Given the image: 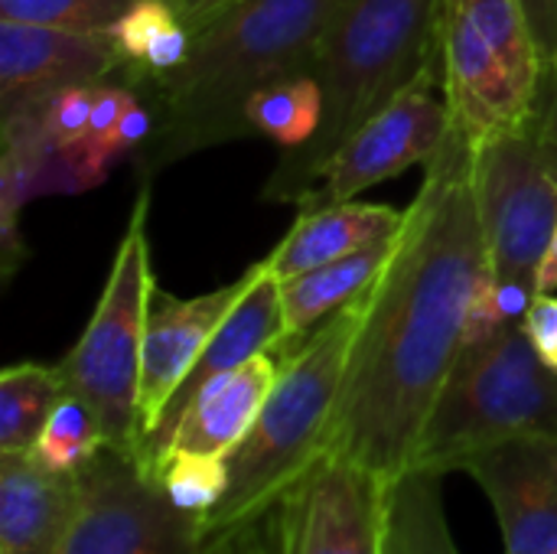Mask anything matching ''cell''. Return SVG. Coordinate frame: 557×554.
<instances>
[{"label":"cell","instance_id":"obj_1","mask_svg":"<svg viewBox=\"0 0 557 554\" xmlns=\"http://www.w3.org/2000/svg\"><path fill=\"white\" fill-rule=\"evenodd\" d=\"M424 167L392 255L359 297V323L320 447L385 483L411 470L431 408L463 349L473 291L493 268L473 189V147L450 131Z\"/></svg>","mask_w":557,"mask_h":554},{"label":"cell","instance_id":"obj_2","mask_svg":"<svg viewBox=\"0 0 557 554\" xmlns=\"http://www.w3.org/2000/svg\"><path fill=\"white\" fill-rule=\"evenodd\" d=\"M343 3L228 0L193 29L180 69L157 78H127L157 111L153 137L134 153L144 183L199 150L251 137V95L284 75L313 72L317 49Z\"/></svg>","mask_w":557,"mask_h":554},{"label":"cell","instance_id":"obj_3","mask_svg":"<svg viewBox=\"0 0 557 554\" xmlns=\"http://www.w3.org/2000/svg\"><path fill=\"white\" fill-rule=\"evenodd\" d=\"M444 0H346L313 59L323 124L261 186L264 202H294L317 183L339 147L388 108L441 56Z\"/></svg>","mask_w":557,"mask_h":554},{"label":"cell","instance_id":"obj_4","mask_svg":"<svg viewBox=\"0 0 557 554\" xmlns=\"http://www.w3.org/2000/svg\"><path fill=\"white\" fill-rule=\"evenodd\" d=\"M359 297L277 356V382L248 438L228 454V490L202 519L219 554L271 516L287 487L320 457L359 323Z\"/></svg>","mask_w":557,"mask_h":554},{"label":"cell","instance_id":"obj_5","mask_svg":"<svg viewBox=\"0 0 557 554\" xmlns=\"http://www.w3.org/2000/svg\"><path fill=\"white\" fill-rule=\"evenodd\" d=\"M525 434L557 438V372L516 323L460 349L421 431L411 470L450 473L467 454Z\"/></svg>","mask_w":557,"mask_h":554},{"label":"cell","instance_id":"obj_6","mask_svg":"<svg viewBox=\"0 0 557 554\" xmlns=\"http://www.w3.org/2000/svg\"><path fill=\"white\" fill-rule=\"evenodd\" d=\"M441 82L450 131L470 147L535 121L548 62L522 0H444Z\"/></svg>","mask_w":557,"mask_h":554},{"label":"cell","instance_id":"obj_7","mask_svg":"<svg viewBox=\"0 0 557 554\" xmlns=\"http://www.w3.org/2000/svg\"><path fill=\"white\" fill-rule=\"evenodd\" d=\"M150 186L140 189L111 274L78 343L59 362L65 389L91 405L108 447L137 457L140 447V366L150 294L157 287L147 242Z\"/></svg>","mask_w":557,"mask_h":554},{"label":"cell","instance_id":"obj_8","mask_svg":"<svg viewBox=\"0 0 557 554\" xmlns=\"http://www.w3.org/2000/svg\"><path fill=\"white\" fill-rule=\"evenodd\" d=\"M473 189L496 278L539 287L557 222V173L539 121L473 147Z\"/></svg>","mask_w":557,"mask_h":554},{"label":"cell","instance_id":"obj_9","mask_svg":"<svg viewBox=\"0 0 557 554\" xmlns=\"http://www.w3.org/2000/svg\"><path fill=\"white\" fill-rule=\"evenodd\" d=\"M82 477V509L59 554H219L202 516L180 509L137 457L104 447Z\"/></svg>","mask_w":557,"mask_h":554},{"label":"cell","instance_id":"obj_10","mask_svg":"<svg viewBox=\"0 0 557 554\" xmlns=\"http://www.w3.org/2000/svg\"><path fill=\"white\" fill-rule=\"evenodd\" d=\"M450 134V111L441 82V56L388 108L366 121L326 163L317 183L297 199V212H320L356 199L362 189L431 163Z\"/></svg>","mask_w":557,"mask_h":554},{"label":"cell","instance_id":"obj_11","mask_svg":"<svg viewBox=\"0 0 557 554\" xmlns=\"http://www.w3.org/2000/svg\"><path fill=\"white\" fill-rule=\"evenodd\" d=\"M271 516L277 554H382L385 480L320 454Z\"/></svg>","mask_w":557,"mask_h":554},{"label":"cell","instance_id":"obj_12","mask_svg":"<svg viewBox=\"0 0 557 554\" xmlns=\"http://www.w3.org/2000/svg\"><path fill=\"white\" fill-rule=\"evenodd\" d=\"M457 470L490 496L509 554H557V438L525 434L467 454Z\"/></svg>","mask_w":557,"mask_h":554},{"label":"cell","instance_id":"obj_13","mask_svg":"<svg viewBox=\"0 0 557 554\" xmlns=\"http://www.w3.org/2000/svg\"><path fill=\"white\" fill-rule=\"evenodd\" d=\"M281 343H284L281 281L274 278L268 261H255V278H251L248 291L228 310V317L222 320V327L212 333V340L206 343L202 356L189 369V376L180 382V389L173 392V398L160 411V418L150 428V434L140 441L137 464L144 467V473L153 477V480L160 477V467H163V457L170 454L173 434H176L183 415L189 411V405L199 398V392L206 385H212L219 376L245 366L248 359L277 349Z\"/></svg>","mask_w":557,"mask_h":554},{"label":"cell","instance_id":"obj_14","mask_svg":"<svg viewBox=\"0 0 557 554\" xmlns=\"http://www.w3.org/2000/svg\"><path fill=\"white\" fill-rule=\"evenodd\" d=\"M124 65L111 33H72L0 20V114L42 108L72 85H98Z\"/></svg>","mask_w":557,"mask_h":554},{"label":"cell","instance_id":"obj_15","mask_svg":"<svg viewBox=\"0 0 557 554\" xmlns=\"http://www.w3.org/2000/svg\"><path fill=\"white\" fill-rule=\"evenodd\" d=\"M251 278H255V264L238 281L186 300L153 287L150 310H147V333H144V366H140V441L150 434L160 411L166 408L180 382L189 376L206 343L228 317V310L248 291Z\"/></svg>","mask_w":557,"mask_h":554},{"label":"cell","instance_id":"obj_16","mask_svg":"<svg viewBox=\"0 0 557 554\" xmlns=\"http://www.w3.org/2000/svg\"><path fill=\"white\" fill-rule=\"evenodd\" d=\"M82 509V477L33 454H0V554H59Z\"/></svg>","mask_w":557,"mask_h":554},{"label":"cell","instance_id":"obj_17","mask_svg":"<svg viewBox=\"0 0 557 554\" xmlns=\"http://www.w3.org/2000/svg\"><path fill=\"white\" fill-rule=\"evenodd\" d=\"M277 372H281V359L274 353H261V356L248 359L245 366L219 376L212 385H206L199 392V398L189 405V411L183 415V421L173 434L170 454L189 451V454H209V457L228 460V454L255 428V421L277 382Z\"/></svg>","mask_w":557,"mask_h":554},{"label":"cell","instance_id":"obj_18","mask_svg":"<svg viewBox=\"0 0 557 554\" xmlns=\"http://www.w3.org/2000/svg\"><path fill=\"white\" fill-rule=\"evenodd\" d=\"M405 212L379 202H339L320 212H297L290 232L264 258L277 281L313 271L336 258H346L372 242H382L401 229Z\"/></svg>","mask_w":557,"mask_h":554},{"label":"cell","instance_id":"obj_19","mask_svg":"<svg viewBox=\"0 0 557 554\" xmlns=\"http://www.w3.org/2000/svg\"><path fill=\"white\" fill-rule=\"evenodd\" d=\"M398 235V232H395ZM395 235L372 242L346 258H336L330 264H320L313 271L294 274L287 281H281V304H284V343L277 349H271L274 356H281L284 349L297 346L304 336H310L323 320H330L336 310H343L346 304H352L359 294H366L375 278L382 274Z\"/></svg>","mask_w":557,"mask_h":554},{"label":"cell","instance_id":"obj_20","mask_svg":"<svg viewBox=\"0 0 557 554\" xmlns=\"http://www.w3.org/2000/svg\"><path fill=\"white\" fill-rule=\"evenodd\" d=\"M441 477L434 470H405L385 483L382 554H457L441 506Z\"/></svg>","mask_w":557,"mask_h":554},{"label":"cell","instance_id":"obj_21","mask_svg":"<svg viewBox=\"0 0 557 554\" xmlns=\"http://www.w3.org/2000/svg\"><path fill=\"white\" fill-rule=\"evenodd\" d=\"M127 78H157L180 69L193 46V29L170 0H137L111 29Z\"/></svg>","mask_w":557,"mask_h":554},{"label":"cell","instance_id":"obj_22","mask_svg":"<svg viewBox=\"0 0 557 554\" xmlns=\"http://www.w3.org/2000/svg\"><path fill=\"white\" fill-rule=\"evenodd\" d=\"M65 392L59 366H7L0 372V454H29Z\"/></svg>","mask_w":557,"mask_h":554},{"label":"cell","instance_id":"obj_23","mask_svg":"<svg viewBox=\"0 0 557 554\" xmlns=\"http://www.w3.org/2000/svg\"><path fill=\"white\" fill-rule=\"evenodd\" d=\"M248 124L284 150L313 140L323 124V88L313 72H294L258 88L248 101Z\"/></svg>","mask_w":557,"mask_h":554},{"label":"cell","instance_id":"obj_24","mask_svg":"<svg viewBox=\"0 0 557 554\" xmlns=\"http://www.w3.org/2000/svg\"><path fill=\"white\" fill-rule=\"evenodd\" d=\"M104 447H108V441H104L101 421L91 411V405L85 398L65 392L59 398V405L52 408L36 447L29 454L55 473H78Z\"/></svg>","mask_w":557,"mask_h":554},{"label":"cell","instance_id":"obj_25","mask_svg":"<svg viewBox=\"0 0 557 554\" xmlns=\"http://www.w3.org/2000/svg\"><path fill=\"white\" fill-rule=\"evenodd\" d=\"M157 480L180 509L206 519L222 503V496L228 490V460L209 457V454L173 451L163 460Z\"/></svg>","mask_w":557,"mask_h":554},{"label":"cell","instance_id":"obj_26","mask_svg":"<svg viewBox=\"0 0 557 554\" xmlns=\"http://www.w3.org/2000/svg\"><path fill=\"white\" fill-rule=\"evenodd\" d=\"M137 0H0V20L72 33H111Z\"/></svg>","mask_w":557,"mask_h":554},{"label":"cell","instance_id":"obj_27","mask_svg":"<svg viewBox=\"0 0 557 554\" xmlns=\"http://www.w3.org/2000/svg\"><path fill=\"white\" fill-rule=\"evenodd\" d=\"M91 104H95V85H72L59 95H52L39 111L42 137L52 150H62L88 134L91 121Z\"/></svg>","mask_w":557,"mask_h":554},{"label":"cell","instance_id":"obj_28","mask_svg":"<svg viewBox=\"0 0 557 554\" xmlns=\"http://www.w3.org/2000/svg\"><path fill=\"white\" fill-rule=\"evenodd\" d=\"M525 336L532 340L535 353L542 362L557 372V297L555 294H535L525 320H522Z\"/></svg>","mask_w":557,"mask_h":554},{"label":"cell","instance_id":"obj_29","mask_svg":"<svg viewBox=\"0 0 557 554\" xmlns=\"http://www.w3.org/2000/svg\"><path fill=\"white\" fill-rule=\"evenodd\" d=\"M522 10L532 23L542 56L552 69L557 59V0H522Z\"/></svg>","mask_w":557,"mask_h":554},{"label":"cell","instance_id":"obj_30","mask_svg":"<svg viewBox=\"0 0 557 554\" xmlns=\"http://www.w3.org/2000/svg\"><path fill=\"white\" fill-rule=\"evenodd\" d=\"M539 134H542V144L548 150V160L557 173V75H548V85H545V95H542V108H539Z\"/></svg>","mask_w":557,"mask_h":554},{"label":"cell","instance_id":"obj_31","mask_svg":"<svg viewBox=\"0 0 557 554\" xmlns=\"http://www.w3.org/2000/svg\"><path fill=\"white\" fill-rule=\"evenodd\" d=\"M557 291V222H555V235L548 242V251L539 264V294H552Z\"/></svg>","mask_w":557,"mask_h":554},{"label":"cell","instance_id":"obj_32","mask_svg":"<svg viewBox=\"0 0 557 554\" xmlns=\"http://www.w3.org/2000/svg\"><path fill=\"white\" fill-rule=\"evenodd\" d=\"M173 7H180L183 20L189 23V29H196L209 13H212V0H170Z\"/></svg>","mask_w":557,"mask_h":554},{"label":"cell","instance_id":"obj_33","mask_svg":"<svg viewBox=\"0 0 557 554\" xmlns=\"http://www.w3.org/2000/svg\"><path fill=\"white\" fill-rule=\"evenodd\" d=\"M222 3H228V0H212V10H215V7H222Z\"/></svg>","mask_w":557,"mask_h":554},{"label":"cell","instance_id":"obj_34","mask_svg":"<svg viewBox=\"0 0 557 554\" xmlns=\"http://www.w3.org/2000/svg\"><path fill=\"white\" fill-rule=\"evenodd\" d=\"M548 75H557V59H555V65H552V69H548Z\"/></svg>","mask_w":557,"mask_h":554},{"label":"cell","instance_id":"obj_35","mask_svg":"<svg viewBox=\"0 0 557 554\" xmlns=\"http://www.w3.org/2000/svg\"><path fill=\"white\" fill-rule=\"evenodd\" d=\"M248 554H258V552H248Z\"/></svg>","mask_w":557,"mask_h":554}]
</instances>
